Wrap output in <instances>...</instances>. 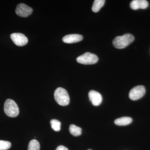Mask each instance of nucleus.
Masks as SVG:
<instances>
[{
    "mask_svg": "<svg viewBox=\"0 0 150 150\" xmlns=\"http://www.w3.org/2000/svg\"><path fill=\"white\" fill-rule=\"evenodd\" d=\"M69 132L74 137H78L80 136L81 134L82 129L80 127L71 124L69 126Z\"/></svg>",
    "mask_w": 150,
    "mask_h": 150,
    "instance_id": "obj_13",
    "label": "nucleus"
},
{
    "mask_svg": "<svg viewBox=\"0 0 150 150\" xmlns=\"http://www.w3.org/2000/svg\"><path fill=\"white\" fill-rule=\"evenodd\" d=\"M105 1V0H95L94 1L92 10L95 13L98 12L104 6Z\"/></svg>",
    "mask_w": 150,
    "mask_h": 150,
    "instance_id": "obj_12",
    "label": "nucleus"
},
{
    "mask_svg": "<svg viewBox=\"0 0 150 150\" xmlns=\"http://www.w3.org/2000/svg\"><path fill=\"white\" fill-rule=\"evenodd\" d=\"M40 146L37 140L33 139L28 144V150H40Z\"/></svg>",
    "mask_w": 150,
    "mask_h": 150,
    "instance_id": "obj_14",
    "label": "nucleus"
},
{
    "mask_svg": "<svg viewBox=\"0 0 150 150\" xmlns=\"http://www.w3.org/2000/svg\"><path fill=\"white\" fill-rule=\"evenodd\" d=\"M11 146L10 142L8 141L0 140V150H7Z\"/></svg>",
    "mask_w": 150,
    "mask_h": 150,
    "instance_id": "obj_16",
    "label": "nucleus"
},
{
    "mask_svg": "<svg viewBox=\"0 0 150 150\" xmlns=\"http://www.w3.org/2000/svg\"><path fill=\"white\" fill-rule=\"evenodd\" d=\"M149 6V3L146 0H134L130 4V7L132 9L137 10L138 9H145Z\"/></svg>",
    "mask_w": 150,
    "mask_h": 150,
    "instance_id": "obj_10",
    "label": "nucleus"
},
{
    "mask_svg": "<svg viewBox=\"0 0 150 150\" xmlns=\"http://www.w3.org/2000/svg\"><path fill=\"white\" fill-rule=\"evenodd\" d=\"M83 39L82 35L78 34H69L63 37V42L67 43H77L81 41Z\"/></svg>",
    "mask_w": 150,
    "mask_h": 150,
    "instance_id": "obj_9",
    "label": "nucleus"
},
{
    "mask_svg": "<svg viewBox=\"0 0 150 150\" xmlns=\"http://www.w3.org/2000/svg\"><path fill=\"white\" fill-rule=\"evenodd\" d=\"M56 150H69L66 147L63 146H59L58 147Z\"/></svg>",
    "mask_w": 150,
    "mask_h": 150,
    "instance_id": "obj_17",
    "label": "nucleus"
},
{
    "mask_svg": "<svg viewBox=\"0 0 150 150\" xmlns=\"http://www.w3.org/2000/svg\"><path fill=\"white\" fill-rule=\"evenodd\" d=\"M54 98L57 103L62 106H66L70 103V97L67 90L62 87L56 88L54 93Z\"/></svg>",
    "mask_w": 150,
    "mask_h": 150,
    "instance_id": "obj_2",
    "label": "nucleus"
},
{
    "mask_svg": "<svg viewBox=\"0 0 150 150\" xmlns=\"http://www.w3.org/2000/svg\"><path fill=\"white\" fill-rule=\"evenodd\" d=\"M33 11L31 7L22 3L18 5L16 9V13L21 17H27L32 13Z\"/></svg>",
    "mask_w": 150,
    "mask_h": 150,
    "instance_id": "obj_6",
    "label": "nucleus"
},
{
    "mask_svg": "<svg viewBox=\"0 0 150 150\" xmlns=\"http://www.w3.org/2000/svg\"><path fill=\"white\" fill-rule=\"evenodd\" d=\"M51 127L54 131H59L61 130V123L56 119H52L50 121Z\"/></svg>",
    "mask_w": 150,
    "mask_h": 150,
    "instance_id": "obj_15",
    "label": "nucleus"
},
{
    "mask_svg": "<svg viewBox=\"0 0 150 150\" xmlns=\"http://www.w3.org/2000/svg\"><path fill=\"white\" fill-rule=\"evenodd\" d=\"M87 150H91V149H89Z\"/></svg>",
    "mask_w": 150,
    "mask_h": 150,
    "instance_id": "obj_18",
    "label": "nucleus"
},
{
    "mask_svg": "<svg viewBox=\"0 0 150 150\" xmlns=\"http://www.w3.org/2000/svg\"><path fill=\"white\" fill-rule=\"evenodd\" d=\"M132 118L126 116L115 119L114 121V123L118 126H123L129 125L132 122Z\"/></svg>",
    "mask_w": 150,
    "mask_h": 150,
    "instance_id": "obj_11",
    "label": "nucleus"
},
{
    "mask_svg": "<svg viewBox=\"0 0 150 150\" xmlns=\"http://www.w3.org/2000/svg\"><path fill=\"white\" fill-rule=\"evenodd\" d=\"M89 100L95 106L99 105L102 101V97L101 94L98 92L95 91L91 90L88 93Z\"/></svg>",
    "mask_w": 150,
    "mask_h": 150,
    "instance_id": "obj_8",
    "label": "nucleus"
},
{
    "mask_svg": "<svg viewBox=\"0 0 150 150\" xmlns=\"http://www.w3.org/2000/svg\"><path fill=\"white\" fill-rule=\"evenodd\" d=\"M4 110L6 115L9 117H16L19 113V110L16 103L13 100L8 99L4 105Z\"/></svg>",
    "mask_w": 150,
    "mask_h": 150,
    "instance_id": "obj_3",
    "label": "nucleus"
},
{
    "mask_svg": "<svg viewBox=\"0 0 150 150\" xmlns=\"http://www.w3.org/2000/svg\"><path fill=\"white\" fill-rule=\"evenodd\" d=\"M10 37L13 43L18 46H24L28 42L27 38L22 33H13L11 34Z\"/></svg>",
    "mask_w": 150,
    "mask_h": 150,
    "instance_id": "obj_7",
    "label": "nucleus"
},
{
    "mask_svg": "<svg viewBox=\"0 0 150 150\" xmlns=\"http://www.w3.org/2000/svg\"><path fill=\"white\" fill-rule=\"evenodd\" d=\"M146 92L145 87L142 85L137 86L133 88L129 93V98L133 100H136L142 98Z\"/></svg>",
    "mask_w": 150,
    "mask_h": 150,
    "instance_id": "obj_5",
    "label": "nucleus"
},
{
    "mask_svg": "<svg viewBox=\"0 0 150 150\" xmlns=\"http://www.w3.org/2000/svg\"><path fill=\"white\" fill-rule=\"evenodd\" d=\"M76 61L78 63L82 64H94L98 62V58L95 54L86 52L77 57Z\"/></svg>",
    "mask_w": 150,
    "mask_h": 150,
    "instance_id": "obj_4",
    "label": "nucleus"
},
{
    "mask_svg": "<svg viewBox=\"0 0 150 150\" xmlns=\"http://www.w3.org/2000/svg\"><path fill=\"white\" fill-rule=\"evenodd\" d=\"M134 40V35L131 33H126L115 37L112 41V44L115 48L123 49L129 46Z\"/></svg>",
    "mask_w": 150,
    "mask_h": 150,
    "instance_id": "obj_1",
    "label": "nucleus"
}]
</instances>
